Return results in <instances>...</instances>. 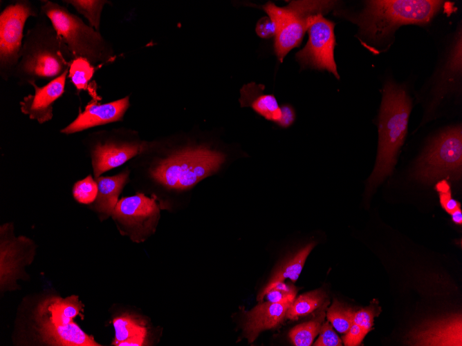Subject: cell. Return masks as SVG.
Instances as JSON below:
<instances>
[{
	"label": "cell",
	"instance_id": "cell-1",
	"mask_svg": "<svg viewBox=\"0 0 462 346\" xmlns=\"http://www.w3.org/2000/svg\"><path fill=\"white\" fill-rule=\"evenodd\" d=\"M73 57L63 38L41 12L24 35L13 78L19 86L52 80L69 69Z\"/></svg>",
	"mask_w": 462,
	"mask_h": 346
},
{
	"label": "cell",
	"instance_id": "cell-2",
	"mask_svg": "<svg viewBox=\"0 0 462 346\" xmlns=\"http://www.w3.org/2000/svg\"><path fill=\"white\" fill-rule=\"evenodd\" d=\"M411 110L412 101L405 90L394 81H387L379 114L376 164L367 184L369 193L392 174L407 135Z\"/></svg>",
	"mask_w": 462,
	"mask_h": 346
},
{
	"label": "cell",
	"instance_id": "cell-3",
	"mask_svg": "<svg viewBox=\"0 0 462 346\" xmlns=\"http://www.w3.org/2000/svg\"><path fill=\"white\" fill-rule=\"evenodd\" d=\"M441 1H368L358 15L350 17L360 33L372 43L385 40L399 26L429 23L440 10Z\"/></svg>",
	"mask_w": 462,
	"mask_h": 346
},
{
	"label": "cell",
	"instance_id": "cell-4",
	"mask_svg": "<svg viewBox=\"0 0 462 346\" xmlns=\"http://www.w3.org/2000/svg\"><path fill=\"white\" fill-rule=\"evenodd\" d=\"M42 2L40 12L63 38L73 59L84 58L95 68L112 60L114 57L112 47L100 31L69 12L66 7L48 0Z\"/></svg>",
	"mask_w": 462,
	"mask_h": 346
},
{
	"label": "cell",
	"instance_id": "cell-5",
	"mask_svg": "<svg viewBox=\"0 0 462 346\" xmlns=\"http://www.w3.org/2000/svg\"><path fill=\"white\" fill-rule=\"evenodd\" d=\"M225 160L224 153L207 146L189 148L160 160L150 174L166 187L184 190L216 173Z\"/></svg>",
	"mask_w": 462,
	"mask_h": 346
},
{
	"label": "cell",
	"instance_id": "cell-6",
	"mask_svg": "<svg viewBox=\"0 0 462 346\" xmlns=\"http://www.w3.org/2000/svg\"><path fill=\"white\" fill-rule=\"evenodd\" d=\"M77 296L51 297L37 307L35 318L42 340L50 345L99 346L93 336L85 333L73 319L82 310Z\"/></svg>",
	"mask_w": 462,
	"mask_h": 346
},
{
	"label": "cell",
	"instance_id": "cell-7",
	"mask_svg": "<svg viewBox=\"0 0 462 346\" xmlns=\"http://www.w3.org/2000/svg\"><path fill=\"white\" fill-rule=\"evenodd\" d=\"M337 4L333 1H292L279 7L272 1L261 6L275 27L274 52L280 62L298 47L308 26L311 16L329 12Z\"/></svg>",
	"mask_w": 462,
	"mask_h": 346
},
{
	"label": "cell",
	"instance_id": "cell-8",
	"mask_svg": "<svg viewBox=\"0 0 462 346\" xmlns=\"http://www.w3.org/2000/svg\"><path fill=\"white\" fill-rule=\"evenodd\" d=\"M462 173V129L449 127L434 137L418 158L411 175L425 184L459 180Z\"/></svg>",
	"mask_w": 462,
	"mask_h": 346
},
{
	"label": "cell",
	"instance_id": "cell-9",
	"mask_svg": "<svg viewBox=\"0 0 462 346\" xmlns=\"http://www.w3.org/2000/svg\"><path fill=\"white\" fill-rule=\"evenodd\" d=\"M40 9L28 0H17L0 14V77L8 81L13 78L20 58L24 28L30 17H37Z\"/></svg>",
	"mask_w": 462,
	"mask_h": 346
},
{
	"label": "cell",
	"instance_id": "cell-10",
	"mask_svg": "<svg viewBox=\"0 0 462 346\" xmlns=\"http://www.w3.org/2000/svg\"><path fill=\"white\" fill-rule=\"evenodd\" d=\"M120 133L96 132L85 140L95 178L109 170L123 164L131 158L140 155L147 148L149 142L136 138L122 137Z\"/></svg>",
	"mask_w": 462,
	"mask_h": 346
},
{
	"label": "cell",
	"instance_id": "cell-11",
	"mask_svg": "<svg viewBox=\"0 0 462 346\" xmlns=\"http://www.w3.org/2000/svg\"><path fill=\"white\" fill-rule=\"evenodd\" d=\"M335 23L322 14L308 19V40L305 46L295 54L296 60L302 68H309L327 70L340 79L334 59L336 45Z\"/></svg>",
	"mask_w": 462,
	"mask_h": 346
},
{
	"label": "cell",
	"instance_id": "cell-12",
	"mask_svg": "<svg viewBox=\"0 0 462 346\" xmlns=\"http://www.w3.org/2000/svg\"><path fill=\"white\" fill-rule=\"evenodd\" d=\"M112 215L138 240L154 230L159 207L154 198L137 193L118 201Z\"/></svg>",
	"mask_w": 462,
	"mask_h": 346
},
{
	"label": "cell",
	"instance_id": "cell-13",
	"mask_svg": "<svg viewBox=\"0 0 462 346\" xmlns=\"http://www.w3.org/2000/svg\"><path fill=\"white\" fill-rule=\"evenodd\" d=\"M68 74V70L41 87L38 86L36 82L30 83L29 85L34 88L35 93L25 96L20 101L21 113L39 124L50 121L53 116L54 103L65 92Z\"/></svg>",
	"mask_w": 462,
	"mask_h": 346
},
{
	"label": "cell",
	"instance_id": "cell-14",
	"mask_svg": "<svg viewBox=\"0 0 462 346\" xmlns=\"http://www.w3.org/2000/svg\"><path fill=\"white\" fill-rule=\"evenodd\" d=\"M129 106V96L102 104L94 99L72 122L62 128L60 133L71 135L92 127L120 121Z\"/></svg>",
	"mask_w": 462,
	"mask_h": 346
},
{
	"label": "cell",
	"instance_id": "cell-15",
	"mask_svg": "<svg viewBox=\"0 0 462 346\" xmlns=\"http://www.w3.org/2000/svg\"><path fill=\"white\" fill-rule=\"evenodd\" d=\"M410 336L416 345H461V316L424 324Z\"/></svg>",
	"mask_w": 462,
	"mask_h": 346
},
{
	"label": "cell",
	"instance_id": "cell-16",
	"mask_svg": "<svg viewBox=\"0 0 462 346\" xmlns=\"http://www.w3.org/2000/svg\"><path fill=\"white\" fill-rule=\"evenodd\" d=\"M293 300L260 303L246 312L243 326L245 336L253 342L262 331L276 327L284 319L287 310Z\"/></svg>",
	"mask_w": 462,
	"mask_h": 346
},
{
	"label": "cell",
	"instance_id": "cell-17",
	"mask_svg": "<svg viewBox=\"0 0 462 346\" xmlns=\"http://www.w3.org/2000/svg\"><path fill=\"white\" fill-rule=\"evenodd\" d=\"M462 35L461 30L455 36L452 46L447 55L445 64L432 90V104L429 110L436 108L447 94L457 88L459 77L461 74Z\"/></svg>",
	"mask_w": 462,
	"mask_h": 346
},
{
	"label": "cell",
	"instance_id": "cell-18",
	"mask_svg": "<svg viewBox=\"0 0 462 346\" xmlns=\"http://www.w3.org/2000/svg\"><path fill=\"white\" fill-rule=\"evenodd\" d=\"M263 84L250 83L241 90L240 102L242 106H250L257 114L275 124L281 117V108L272 94H266L263 91Z\"/></svg>",
	"mask_w": 462,
	"mask_h": 346
},
{
	"label": "cell",
	"instance_id": "cell-19",
	"mask_svg": "<svg viewBox=\"0 0 462 346\" xmlns=\"http://www.w3.org/2000/svg\"><path fill=\"white\" fill-rule=\"evenodd\" d=\"M1 240V285H6L16 277L22 261L24 251L32 244L24 236L6 237Z\"/></svg>",
	"mask_w": 462,
	"mask_h": 346
},
{
	"label": "cell",
	"instance_id": "cell-20",
	"mask_svg": "<svg viewBox=\"0 0 462 346\" xmlns=\"http://www.w3.org/2000/svg\"><path fill=\"white\" fill-rule=\"evenodd\" d=\"M128 176L129 171L125 170L116 175L95 178L98 191L94 208L105 218L112 215Z\"/></svg>",
	"mask_w": 462,
	"mask_h": 346
},
{
	"label": "cell",
	"instance_id": "cell-21",
	"mask_svg": "<svg viewBox=\"0 0 462 346\" xmlns=\"http://www.w3.org/2000/svg\"><path fill=\"white\" fill-rule=\"evenodd\" d=\"M116 346H141L145 343L147 330L145 324L136 318L124 314L113 319Z\"/></svg>",
	"mask_w": 462,
	"mask_h": 346
},
{
	"label": "cell",
	"instance_id": "cell-22",
	"mask_svg": "<svg viewBox=\"0 0 462 346\" xmlns=\"http://www.w3.org/2000/svg\"><path fill=\"white\" fill-rule=\"evenodd\" d=\"M315 247L314 242H311L302 248L293 257L288 259L275 273L266 287L258 295L257 300L261 302L265 295L275 285L282 282L286 278L295 282L304 265L305 261L309 253Z\"/></svg>",
	"mask_w": 462,
	"mask_h": 346
},
{
	"label": "cell",
	"instance_id": "cell-23",
	"mask_svg": "<svg viewBox=\"0 0 462 346\" xmlns=\"http://www.w3.org/2000/svg\"><path fill=\"white\" fill-rule=\"evenodd\" d=\"M328 303L322 305L320 311L311 320L297 325L289 332L288 336L294 345L310 346L320 333L325 317V309Z\"/></svg>",
	"mask_w": 462,
	"mask_h": 346
},
{
	"label": "cell",
	"instance_id": "cell-24",
	"mask_svg": "<svg viewBox=\"0 0 462 346\" xmlns=\"http://www.w3.org/2000/svg\"><path fill=\"white\" fill-rule=\"evenodd\" d=\"M326 294L322 290H315L299 296L289 306L286 317L295 320L302 316H306L324 302Z\"/></svg>",
	"mask_w": 462,
	"mask_h": 346
},
{
	"label": "cell",
	"instance_id": "cell-25",
	"mask_svg": "<svg viewBox=\"0 0 462 346\" xmlns=\"http://www.w3.org/2000/svg\"><path fill=\"white\" fill-rule=\"evenodd\" d=\"M62 1L73 6L78 13L88 20L90 26L100 31L102 10L104 5L109 4L110 1L106 0H63Z\"/></svg>",
	"mask_w": 462,
	"mask_h": 346
},
{
	"label": "cell",
	"instance_id": "cell-26",
	"mask_svg": "<svg viewBox=\"0 0 462 346\" xmlns=\"http://www.w3.org/2000/svg\"><path fill=\"white\" fill-rule=\"evenodd\" d=\"M95 70V67L86 59L81 57L75 58L71 62L68 78L77 91L81 92L88 89Z\"/></svg>",
	"mask_w": 462,
	"mask_h": 346
},
{
	"label": "cell",
	"instance_id": "cell-27",
	"mask_svg": "<svg viewBox=\"0 0 462 346\" xmlns=\"http://www.w3.org/2000/svg\"><path fill=\"white\" fill-rule=\"evenodd\" d=\"M355 311L338 300H335L327 311V318L340 333L345 334L353 323Z\"/></svg>",
	"mask_w": 462,
	"mask_h": 346
},
{
	"label": "cell",
	"instance_id": "cell-28",
	"mask_svg": "<svg viewBox=\"0 0 462 346\" xmlns=\"http://www.w3.org/2000/svg\"><path fill=\"white\" fill-rule=\"evenodd\" d=\"M98 184L91 175L77 182L73 188L74 198L80 203L90 204L94 202L98 195Z\"/></svg>",
	"mask_w": 462,
	"mask_h": 346
},
{
	"label": "cell",
	"instance_id": "cell-29",
	"mask_svg": "<svg viewBox=\"0 0 462 346\" xmlns=\"http://www.w3.org/2000/svg\"><path fill=\"white\" fill-rule=\"evenodd\" d=\"M297 291L293 287L279 282L271 289L265 296L269 302H279L294 300Z\"/></svg>",
	"mask_w": 462,
	"mask_h": 346
},
{
	"label": "cell",
	"instance_id": "cell-30",
	"mask_svg": "<svg viewBox=\"0 0 462 346\" xmlns=\"http://www.w3.org/2000/svg\"><path fill=\"white\" fill-rule=\"evenodd\" d=\"M439 193L440 202L444 209L449 213L460 208V203L451 197L450 188L446 180H441L436 185Z\"/></svg>",
	"mask_w": 462,
	"mask_h": 346
},
{
	"label": "cell",
	"instance_id": "cell-31",
	"mask_svg": "<svg viewBox=\"0 0 462 346\" xmlns=\"http://www.w3.org/2000/svg\"><path fill=\"white\" fill-rule=\"evenodd\" d=\"M320 335L314 343L315 346H341L342 341L330 323L324 322L320 329Z\"/></svg>",
	"mask_w": 462,
	"mask_h": 346
},
{
	"label": "cell",
	"instance_id": "cell-32",
	"mask_svg": "<svg viewBox=\"0 0 462 346\" xmlns=\"http://www.w3.org/2000/svg\"><path fill=\"white\" fill-rule=\"evenodd\" d=\"M377 309L373 306L360 309L355 312L353 316V323L358 325L367 334L371 330Z\"/></svg>",
	"mask_w": 462,
	"mask_h": 346
},
{
	"label": "cell",
	"instance_id": "cell-33",
	"mask_svg": "<svg viewBox=\"0 0 462 346\" xmlns=\"http://www.w3.org/2000/svg\"><path fill=\"white\" fill-rule=\"evenodd\" d=\"M345 334L343 341L344 345L347 346L358 345L367 334L362 328L355 323L352 324Z\"/></svg>",
	"mask_w": 462,
	"mask_h": 346
},
{
	"label": "cell",
	"instance_id": "cell-34",
	"mask_svg": "<svg viewBox=\"0 0 462 346\" xmlns=\"http://www.w3.org/2000/svg\"><path fill=\"white\" fill-rule=\"evenodd\" d=\"M255 31L261 38L269 39L275 36V24L268 17H263L258 20Z\"/></svg>",
	"mask_w": 462,
	"mask_h": 346
},
{
	"label": "cell",
	"instance_id": "cell-35",
	"mask_svg": "<svg viewBox=\"0 0 462 346\" xmlns=\"http://www.w3.org/2000/svg\"><path fill=\"white\" fill-rule=\"evenodd\" d=\"M280 108L281 117L276 124L284 128H288L295 120L296 115L295 109L288 104H284L280 106Z\"/></svg>",
	"mask_w": 462,
	"mask_h": 346
},
{
	"label": "cell",
	"instance_id": "cell-36",
	"mask_svg": "<svg viewBox=\"0 0 462 346\" xmlns=\"http://www.w3.org/2000/svg\"><path fill=\"white\" fill-rule=\"evenodd\" d=\"M452 219L456 224H461L462 223V213L461 209H457L451 213Z\"/></svg>",
	"mask_w": 462,
	"mask_h": 346
}]
</instances>
